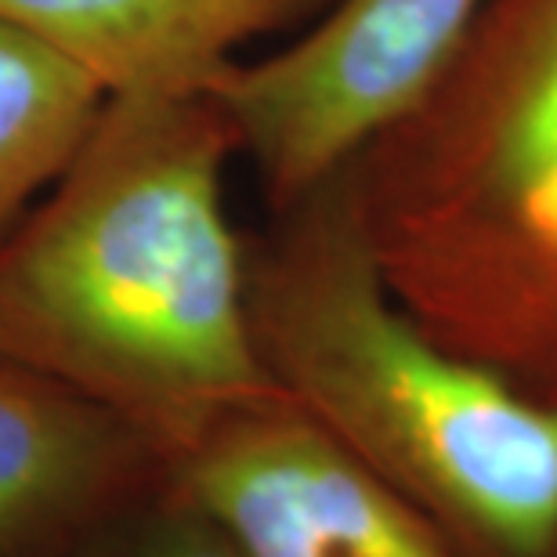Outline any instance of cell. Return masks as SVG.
Segmentation results:
<instances>
[{
	"label": "cell",
	"instance_id": "3957f363",
	"mask_svg": "<svg viewBox=\"0 0 557 557\" xmlns=\"http://www.w3.org/2000/svg\"><path fill=\"white\" fill-rule=\"evenodd\" d=\"M344 182L398 305L557 403V0H488Z\"/></svg>",
	"mask_w": 557,
	"mask_h": 557
},
{
	"label": "cell",
	"instance_id": "ba28073f",
	"mask_svg": "<svg viewBox=\"0 0 557 557\" xmlns=\"http://www.w3.org/2000/svg\"><path fill=\"white\" fill-rule=\"evenodd\" d=\"M102 102L81 65L0 15V239L62 174Z\"/></svg>",
	"mask_w": 557,
	"mask_h": 557
},
{
	"label": "cell",
	"instance_id": "277c9868",
	"mask_svg": "<svg viewBox=\"0 0 557 557\" xmlns=\"http://www.w3.org/2000/svg\"><path fill=\"white\" fill-rule=\"evenodd\" d=\"M488 0H330L315 26L207 87L283 210L337 177L449 70Z\"/></svg>",
	"mask_w": 557,
	"mask_h": 557
},
{
	"label": "cell",
	"instance_id": "6da1fadb",
	"mask_svg": "<svg viewBox=\"0 0 557 557\" xmlns=\"http://www.w3.org/2000/svg\"><path fill=\"white\" fill-rule=\"evenodd\" d=\"M236 152L210 91L106 95L62 174L0 239V359L113 409L163 471L278 392L225 207Z\"/></svg>",
	"mask_w": 557,
	"mask_h": 557
},
{
	"label": "cell",
	"instance_id": "7a4b0ae2",
	"mask_svg": "<svg viewBox=\"0 0 557 557\" xmlns=\"http://www.w3.org/2000/svg\"><path fill=\"white\" fill-rule=\"evenodd\" d=\"M247 250L250 326L289 403L395 488L499 557L557 547V403L431 337L384 283L344 171Z\"/></svg>",
	"mask_w": 557,
	"mask_h": 557
},
{
	"label": "cell",
	"instance_id": "9c48e42d",
	"mask_svg": "<svg viewBox=\"0 0 557 557\" xmlns=\"http://www.w3.org/2000/svg\"><path fill=\"white\" fill-rule=\"evenodd\" d=\"M81 557H243V550L163 482L160 493L113 521Z\"/></svg>",
	"mask_w": 557,
	"mask_h": 557
},
{
	"label": "cell",
	"instance_id": "5b68a950",
	"mask_svg": "<svg viewBox=\"0 0 557 557\" xmlns=\"http://www.w3.org/2000/svg\"><path fill=\"white\" fill-rule=\"evenodd\" d=\"M166 485L243 557H445L428 518L283 392L214 423Z\"/></svg>",
	"mask_w": 557,
	"mask_h": 557
},
{
	"label": "cell",
	"instance_id": "52a82bcc",
	"mask_svg": "<svg viewBox=\"0 0 557 557\" xmlns=\"http://www.w3.org/2000/svg\"><path fill=\"white\" fill-rule=\"evenodd\" d=\"M330 0H0L106 95L207 91L239 51Z\"/></svg>",
	"mask_w": 557,
	"mask_h": 557
},
{
	"label": "cell",
	"instance_id": "8992f818",
	"mask_svg": "<svg viewBox=\"0 0 557 557\" xmlns=\"http://www.w3.org/2000/svg\"><path fill=\"white\" fill-rule=\"evenodd\" d=\"M166 482L113 409L0 359V557H81Z\"/></svg>",
	"mask_w": 557,
	"mask_h": 557
}]
</instances>
